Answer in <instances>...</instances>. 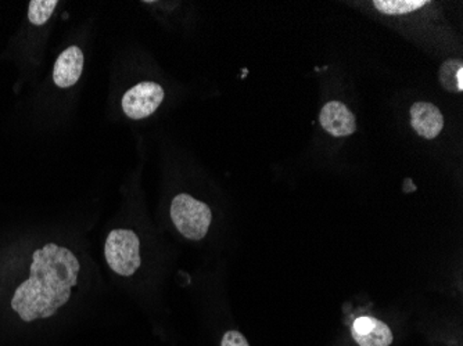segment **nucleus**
<instances>
[{"mask_svg": "<svg viewBox=\"0 0 463 346\" xmlns=\"http://www.w3.org/2000/svg\"><path fill=\"white\" fill-rule=\"evenodd\" d=\"M80 269L78 257L66 247L46 244L36 249L30 278L13 295V311L27 323L53 316L71 298Z\"/></svg>", "mask_w": 463, "mask_h": 346, "instance_id": "nucleus-1", "label": "nucleus"}, {"mask_svg": "<svg viewBox=\"0 0 463 346\" xmlns=\"http://www.w3.org/2000/svg\"><path fill=\"white\" fill-rule=\"evenodd\" d=\"M171 220L182 236L189 240H203L212 225L213 213L204 202L189 194H178L171 204Z\"/></svg>", "mask_w": 463, "mask_h": 346, "instance_id": "nucleus-2", "label": "nucleus"}, {"mask_svg": "<svg viewBox=\"0 0 463 346\" xmlns=\"http://www.w3.org/2000/svg\"><path fill=\"white\" fill-rule=\"evenodd\" d=\"M104 257L114 273L122 277H129L142 264L139 237L132 230L116 229L106 240Z\"/></svg>", "mask_w": 463, "mask_h": 346, "instance_id": "nucleus-3", "label": "nucleus"}, {"mask_svg": "<svg viewBox=\"0 0 463 346\" xmlns=\"http://www.w3.org/2000/svg\"><path fill=\"white\" fill-rule=\"evenodd\" d=\"M163 86L156 82H140L125 93L122 98V110L128 118L143 119L156 113L163 103Z\"/></svg>", "mask_w": 463, "mask_h": 346, "instance_id": "nucleus-4", "label": "nucleus"}, {"mask_svg": "<svg viewBox=\"0 0 463 346\" xmlns=\"http://www.w3.org/2000/svg\"><path fill=\"white\" fill-rule=\"evenodd\" d=\"M322 127L335 137H345L356 131L355 116L340 101L325 104L321 111Z\"/></svg>", "mask_w": 463, "mask_h": 346, "instance_id": "nucleus-5", "label": "nucleus"}, {"mask_svg": "<svg viewBox=\"0 0 463 346\" xmlns=\"http://www.w3.org/2000/svg\"><path fill=\"white\" fill-rule=\"evenodd\" d=\"M411 125L419 136L431 140L443 131L444 117L434 104L419 101L411 107Z\"/></svg>", "mask_w": 463, "mask_h": 346, "instance_id": "nucleus-6", "label": "nucleus"}, {"mask_svg": "<svg viewBox=\"0 0 463 346\" xmlns=\"http://www.w3.org/2000/svg\"><path fill=\"white\" fill-rule=\"evenodd\" d=\"M353 338L360 346H390L392 343V330L386 323L371 316H363L354 322Z\"/></svg>", "mask_w": 463, "mask_h": 346, "instance_id": "nucleus-7", "label": "nucleus"}, {"mask_svg": "<svg viewBox=\"0 0 463 346\" xmlns=\"http://www.w3.org/2000/svg\"><path fill=\"white\" fill-rule=\"evenodd\" d=\"M83 53L78 46H71L57 57L53 80L61 89L71 88L80 80L83 71Z\"/></svg>", "mask_w": 463, "mask_h": 346, "instance_id": "nucleus-8", "label": "nucleus"}, {"mask_svg": "<svg viewBox=\"0 0 463 346\" xmlns=\"http://www.w3.org/2000/svg\"><path fill=\"white\" fill-rule=\"evenodd\" d=\"M429 5L428 0H374L373 6L383 14L402 15L416 12Z\"/></svg>", "mask_w": 463, "mask_h": 346, "instance_id": "nucleus-9", "label": "nucleus"}, {"mask_svg": "<svg viewBox=\"0 0 463 346\" xmlns=\"http://www.w3.org/2000/svg\"><path fill=\"white\" fill-rule=\"evenodd\" d=\"M57 5V0H33L28 9V18L33 25H45L56 10Z\"/></svg>", "mask_w": 463, "mask_h": 346, "instance_id": "nucleus-10", "label": "nucleus"}, {"mask_svg": "<svg viewBox=\"0 0 463 346\" xmlns=\"http://www.w3.org/2000/svg\"><path fill=\"white\" fill-rule=\"evenodd\" d=\"M462 66L460 60H447L439 67V82L443 86L444 89L449 90V92H458L457 82H455V77H457L458 70Z\"/></svg>", "mask_w": 463, "mask_h": 346, "instance_id": "nucleus-11", "label": "nucleus"}, {"mask_svg": "<svg viewBox=\"0 0 463 346\" xmlns=\"http://www.w3.org/2000/svg\"><path fill=\"white\" fill-rule=\"evenodd\" d=\"M221 346H250L246 337L239 332H228L222 337Z\"/></svg>", "mask_w": 463, "mask_h": 346, "instance_id": "nucleus-12", "label": "nucleus"}, {"mask_svg": "<svg viewBox=\"0 0 463 346\" xmlns=\"http://www.w3.org/2000/svg\"><path fill=\"white\" fill-rule=\"evenodd\" d=\"M455 82H457L458 92H462V90H463V67H460V69L458 70L457 77H455Z\"/></svg>", "mask_w": 463, "mask_h": 346, "instance_id": "nucleus-13", "label": "nucleus"}]
</instances>
